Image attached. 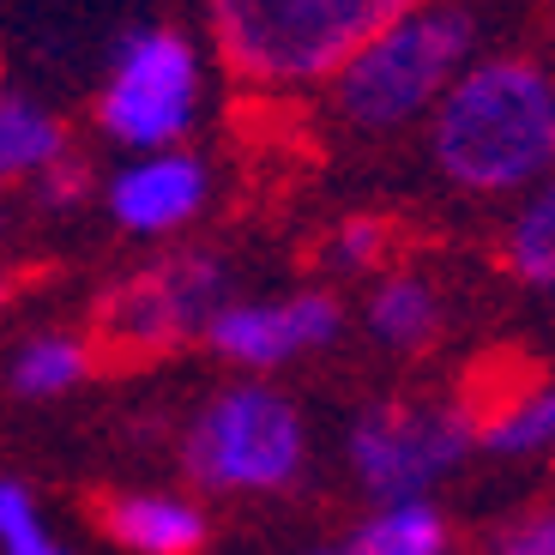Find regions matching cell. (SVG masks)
<instances>
[{"label":"cell","mask_w":555,"mask_h":555,"mask_svg":"<svg viewBox=\"0 0 555 555\" xmlns=\"http://www.w3.org/2000/svg\"><path fill=\"white\" fill-rule=\"evenodd\" d=\"M429 152L465 194H526L555 169V79L538 61H472L435 103Z\"/></svg>","instance_id":"cell-1"},{"label":"cell","mask_w":555,"mask_h":555,"mask_svg":"<svg viewBox=\"0 0 555 555\" xmlns=\"http://www.w3.org/2000/svg\"><path fill=\"white\" fill-rule=\"evenodd\" d=\"M423 0H206L223 67L248 85L338 79L369 37Z\"/></svg>","instance_id":"cell-2"},{"label":"cell","mask_w":555,"mask_h":555,"mask_svg":"<svg viewBox=\"0 0 555 555\" xmlns=\"http://www.w3.org/2000/svg\"><path fill=\"white\" fill-rule=\"evenodd\" d=\"M472 49H477V18L465 7H447V0H423L345 61V73L333 79L338 115L369 127V133L416 121L472 67Z\"/></svg>","instance_id":"cell-3"},{"label":"cell","mask_w":555,"mask_h":555,"mask_svg":"<svg viewBox=\"0 0 555 555\" xmlns=\"http://www.w3.org/2000/svg\"><path fill=\"white\" fill-rule=\"evenodd\" d=\"M181 459L206 489H284L302 472V416L272 387H230L194 416Z\"/></svg>","instance_id":"cell-4"},{"label":"cell","mask_w":555,"mask_h":555,"mask_svg":"<svg viewBox=\"0 0 555 555\" xmlns=\"http://www.w3.org/2000/svg\"><path fill=\"white\" fill-rule=\"evenodd\" d=\"M199 109V55L169 25L133 30L115 49V73L98 98V121L115 145L133 152H169Z\"/></svg>","instance_id":"cell-5"},{"label":"cell","mask_w":555,"mask_h":555,"mask_svg":"<svg viewBox=\"0 0 555 555\" xmlns=\"http://www.w3.org/2000/svg\"><path fill=\"white\" fill-rule=\"evenodd\" d=\"M477 423L472 411H447V404H369L350 429V465L362 489L380 495L387 507L423 501L435 477H447L465 459Z\"/></svg>","instance_id":"cell-6"},{"label":"cell","mask_w":555,"mask_h":555,"mask_svg":"<svg viewBox=\"0 0 555 555\" xmlns=\"http://www.w3.org/2000/svg\"><path fill=\"white\" fill-rule=\"evenodd\" d=\"M223 291H230V272L211 254L157 260L109 291V302H103V338L115 345V357L176 350L211 326V314L223 308Z\"/></svg>","instance_id":"cell-7"},{"label":"cell","mask_w":555,"mask_h":555,"mask_svg":"<svg viewBox=\"0 0 555 555\" xmlns=\"http://www.w3.org/2000/svg\"><path fill=\"white\" fill-rule=\"evenodd\" d=\"M211 350L242 369H278V362L302 357L314 345H333L338 338V302L326 291H302L291 302H223L206 326Z\"/></svg>","instance_id":"cell-8"},{"label":"cell","mask_w":555,"mask_h":555,"mask_svg":"<svg viewBox=\"0 0 555 555\" xmlns=\"http://www.w3.org/2000/svg\"><path fill=\"white\" fill-rule=\"evenodd\" d=\"M211 194V176L194 152H145L109 181V211L133 236H164L181 230Z\"/></svg>","instance_id":"cell-9"},{"label":"cell","mask_w":555,"mask_h":555,"mask_svg":"<svg viewBox=\"0 0 555 555\" xmlns=\"http://www.w3.org/2000/svg\"><path fill=\"white\" fill-rule=\"evenodd\" d=\"M98 519L133 555H199L206 550V519H199V507H188L176 495H103Z\"/></svg>","instance_id":"cell-10"},{"label":"cell","mask_w":555,"mask_h":555,"mask_svg":"<svg viewBox=\"0 0 555 555\" xmlns=\"http://www.w3.org/2000/svg\"><path fill=\"white\" fill-rule=\"evenodd\" d=\"M369 326H375V338L392 350H423L441 333V302H435V291L416 272H392V278H380L375 296H369Z\"/></svg>","instance_id":"cell-11"},{"label":"cell","mask_w":555,"mask_h":555,"mask_svg":"<svg viewBox=\"0 0 555 555\" xmlns=\"http://www.w3.org/2000/svg\"><path fill=\"white\" fill-rule=\"evenodd\" d=\"M67 152V133L42 103L18 98V91H0V181L37 176L55 157Z\"/></svg>","instance_id":"cell-12"},{"label":"cell","mask_w":555,"mask_h":555,"mask_svg":"<svg viewBox=\"0 0 555 555\" xmlns=\"http://www.w3.org/2000/svg\"><path fill=\"white\" fill-rule=\"evenodd\" d=\"M507 266L538 291H555V169L531 188L526 206L507 223Z\"/></svg>","instance_id":"cell-13"},{"label":"cell","mask_w":555,"mask_h":555,"mask_svg":"<svg viewBox=\"0 0 555 555\" xmlns=\"http://www.w3.org/2000/svg\"><path fill=\"white\" fill-rule=\"evenodd\" d=\"M85 375H91V350L73 333H42L13 357V392H25V399H55V392L79 387Z\"/></svg>","instance_id":"cell-14"},{"label":"cell","mask_w":555,"mask_h":555,"mask_svg":"<svg viewBox=\"0 0 555 555\" xmlns=\"http://www.w3.org/2000/svg\"><path fill=\"white\" fill-rule=\"evenodd\" d=\"M441 543H447V526L429 501H399V507H387L380 519H369L357 531L350 555H441Z\"/></svg>","instance_id":"cell-15"},{"label":"cell","mask_w":555,"mask_h":555,"mask_svg":"<svg viewBox=\"0 0 555 555\" xmlns=\"http://www.w3.org/2000/svg\"><path fill=\"white\" fill-rule=\"evenodd\" d=\"M477 435H483L495 453H538V447L555 441V392L550 387H543V392H519V399L501 404Z\"/></svg>","instance_id":"cell-16"},{"label":"cell","mask_w":555,"mask_h":555,"mask_svg":"<svg viewBox=\"0 0 555 555\" xmlns=\"http://www.w3.org/2000/svg\"><path fill=\"white\" fill-rule=\"evenodd\" d=\"M0 550L7 555H67L42 531L37 507H30V489L13 483V477H0Z\"/></svg>","instance_id":"cell-17"},{"label":"cell","mask_w":555,"mask_h":555,"mask_svg":"<svg viewBox=\"0 0 555 555\" xmlns=\"http://www.w3.org/2000/svg\"><path fill=\"white\" fill-rule=\"evenodd\" d=\"M387 236L392 230L380 218H345L333 230V248L326 254H333L338 272H369V266H380V254H387Z\"/></svg>","instance_id":"cell-18"},{"label":"cell","mask_w":555,"mask_h":555,"mask_svg":"<svg viewBox=\"0 0 555 555\" xmlns=\"http://www.w3.org/2000/svg\"><path fill=\"white\" fill-rule=\"evenodd\" d=\"M495 555H555V507H531L514 526H501Z\"/></svg>","instance_id":"cell-19"},{"label":"cell","mask_w":555,"mask_h":555,"mask_svg":"<svg viewBox=\"0 0 555 555\" xmlns=\"http://www.w3.org/2000/svg\"><path fill=\"white\" fill-rule=\"evenodd\" d=\"M37 194H42V206H73V199H85V188H91V169L79 164L73 152H61L49 169H37Z\"/></svg>","instance_id":"cell-20"},{"label":"cell","mask_w":555,"mask_h":555,"mask_svg":"<svg viewBox=\"0 0 555 555\" xmlns=\"http://www.w3.org/2000/svg\"><path fill=\"white\" fill-rule=\"evenodd\" d=\"M7 284H13V278H0V302H7V296H13V291H7Z\"/></svg>","instance_id":"cell-21"}]
</instances>
